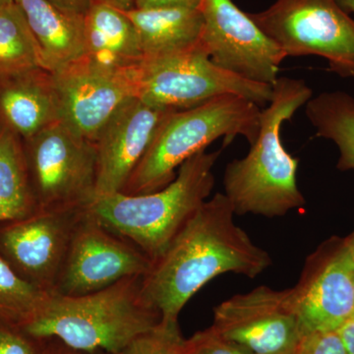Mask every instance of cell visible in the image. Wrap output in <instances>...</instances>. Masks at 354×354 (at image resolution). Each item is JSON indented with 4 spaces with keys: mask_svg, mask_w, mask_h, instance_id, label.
I'll list each match as a JSON object with an SVG mask.
<instances>
[{
    "mask_svg": "<svg viewBox=\"0 0 354 354\" xmlns=\"http://www.w3.org/2000/svg\"><path fill=\"white\" fill-rule=\"evenodd\" d=\"M223 193L203 203L164 253L143 277L145 297L162 320L178 321L191 297L227 272L255 279L272 265L270 254L256 245L234 223Z\"/></svg>",
    "mask_w": 354,
    "mask_h": 354,
    "instance_id": "1",
    "label": "cell"
},
{
    "mask_svg": "<svg viewBox=\"0 0 354 354\" xmlns=\"http://www.w3.org/2000/svg\"><path fill=\"white\" fill-rule=\"evenodd\" d=\"M301 79L281 77L272 86V97L261 109L260 129L246 157L227 164L223 176L225 197L234 215L266 218L286 216L302 208L305 199L297 185L299 160L283 145L281 127L312 97Z\"/></svg>",
    "mask_w": 354,
    "mask_h": 354,
    "instance_id": "2",
    "label": "cell"
},
{
    "mask_svg": "<svg viewBox=\"0 0 354 354\" xmlns=\"http://www.w3.org/2000/svg\"><path fill=\"white\" fill-rule=\"evenodd\" d=\"M142 283L143 276L129 277L82 297L51 293L38 317L23 328L36 337H55L83 353L118 354L162 320L147 300Z\"/></svg>",
    "mask_w": 354,
    "mask_h": 354,
    "instance_id": "3",
    "label": "cell"
},
{
    "mask_svg": "<svg viewBox=\"0 0 354 354\" xmlns=\"http://www.w3.org/2000/svg\"><path fill=\"white\" fill-rule=\"evenodd\" d=\"M221 153L202 151L193 156L162 189L133 196L122 193L97 196L84 209L153 262L211 195L215 185L213 169Z\"/></svg>",
    "mask_w": 354,
    "mask_h": 354,
    "instance_id": "4",
    "label": "cell"
},
{
    "mask_svg": "<svg viewBox=\"0 0 354 354\" xmlns=\"http://www.w3.org/2000/svg\"><path fill=\"white\" fill-rule=\"evenodd\" d=\"M261 109L245 97L223 95L174 111L162 121L120 193L133 196L162 189L174 180L183 162L218 138L227 146L242 136L252 145L259 134Z\"/></svg>",
    "mask_w": 354,
    "mask_h": 354,
    "instance_id": "5",
    "label": "cell"
},
{
    "mask_svg": "<svg viewBox=\"0 0 354 354\" xmlns=\"http://www.w3.org/2000/svg\"><path fill=\"white\" fill-rule=\"evenodd\" d=\"M129 75L134 97L155 108L183 111L223 95H239L263 108L272 97V86L251 82L221 68L202 44L144 58Z\"/></svg>",
    "mask_w": 354,
    "mask_h": 354,
    "instance_id": "6",
    "label": "cell"
},
{
    "mask_svg": "<svg viewBox=\"0 0 354 354\" xmlns=\"http://www.w3.org/2000/svg\"><path fill=\"white\" fill-rule=\"evenodd\" d=\"M248 14L286 57H323L330 72L354 79V20L335 0H277Z\"/></svg>",
    "mask_w": 354,
    "mask_h": 354,
    "instance_id": "7",
    "label": "cell"
},
{
    "mask_svg": "<svg viewBox=\"0 0 354 354\" xmlns=\"http://www.w3.org/2000/svg\"><path fill=\"white\" fill-rule=\"evenodd\" d=\"M28 176L38 209L84 208L95 197L94 143L60 121L23 140Z\"/></svg>",
    "mask_w": 354,
    "mask_h": 354,
    "instance_id": "8",
    "label": "cell"
},
{
    "mask_svg": "<svg viewBox=\"0 0 354 354\" xmlns=\"http://www.w3.org/2000/svg\"><path fill=\"white\" fill-rule=\"evenodd\" d=\"M212 327L256 354H297L305 335L292 288L266 286L216 306Z\"/></svg>",
    "mask_w": 354,
    "mask_h": 354,
    "instance_id": "9",
    "label": "cell"
},
{
    "mask_svg": "<svg viewBox=\"0 0 354 354\" xmlns=\"http://www.w3.org/2000/svg\"><path fill=\"white\" fill-rule=\"evenodd\" d=\"M201 44L218 67L251 81L274 86L285 51L232 0H204Z\"/></svg>",
    "mask_w": 354,
    "mask_h": 354,
    "instance_id": "10",
    "label": "cell"
},
{
    "mask_svg": "<svg viewBox=\"0 0 354 354\" xmlns=\"http://www.w3.org/2000/svg\"><path fill=\"white\" fill-rule=\"evenodd\" d=\"M84 212L38 209L0 223V257L28 283L53 293Z\"/></svg>",
    "mask_w": 354,
    "mask_h": 354,
    "instance_id": "11",
    "label": "cell"
},
{
    "mask_svg": "<svg viewBox=\"0 0 354 354\" xmlns=\"http://www.w3.org/2000/svg\"><path fill=\"white\" fill-rule=\"evenodd\" d=\"M152 264L138 247L106 230L85 211L53 293L70 297L90 295L121 279L144 277Z\"/></svg>",
    "mask_w": 354,
    "mask_h": 354,
    "instance_id": "12",
    "label": "cell"
},
{
    "mask_svg": "<svg viewBox=\"0 0 354 354\" xmlns=\"http://www.w3.org/2000/svg\"><path fill=\"white\" fill-rule=\"evenodd\" d=\"M354 255L346 237L332 236L310 254L295 304L305 335L339 330L354 315Z\"/></svg>",
    "mask_w": 354,
    "mask_h": 354,
    "instance_id": "13",
    "label": "cell"
},
{
    "mask_svg": "<svg viewBox=\"0 0 354 354\" xmlns=\"http://www.w3.org/2000/svg\"><path fill=\"white\" fill-rule=\"evenodd\" d=\"M51 74L60 122L92 143L114 111L134 97L129 71L106 68L86 57Z\"/></svg>",
    "mask_w": 354,
    "mask_h": 354,
    "instance_id": "14",
    "label": "cell"
},
{
    "mask_svg": "<svg viewBox=\"0 0 354 354\" xmlns=\"http://www.w3.org/2000/svg\"><path fill=\"white\" fill-rule=\"evenodd\" d=\"M174 111L149 106L134 97L114 111L94 141L97 153L95 197L122 191L162 121Z\"/></svg>",
    "mask_w": 354,
    "mask_h": 354,
    "instance_id": "15",
    "label": "cell"
},
{
    "mask_svg": "<svg viewBox=\"0 0 354 354\" xmlns=\"http://www.w3.org/2000/svg\"><path fill=\"white\" fill-rule=\"evenodd\" d=\"M59 121L53 74L44 68L0 80V123L22 140Z\"/></svg>",
    "mask_w": 354,
    "mask_h": 354,
    "instance_id": "16",
    "label": "cell"
},
{
    "mask_svg": "<svg viewBox=\"0 0 354 354\" xmlns=\"http://www.w3.org/2000/svg\"><path fill=\"white\" fill-rule=\"evenodd\" d=\"M38 41L44 68L57 72L86 57L84 16L67 12L48 0H14Z\"/></svg>",
    "mask_w": 354,
    "mask_h": 354,
    "instance_id": "17",
    "label": "cell"
},
{
    "mask_svg": "<svg viewBox=\"0 0 354 354\" xmlns=\"http://www.w3.org/2000/svg\"><path fill=\"white\" fill-rule=\"evenodd\" d=\"M84 36L86 57L106 68L128 72L144 59L135 26L113 7L92 2L84 15Z\"/></svg>",
    "mask_w": 354,
    "mask_h": 354,
    "instance_id": "18",
    "label": "cell"
},
{
    "mask_svg": "<svg viewBox=\"0 0 354 354\" xmlns=\"http://www.w3.org/2000/svg\"><path fill=\"white\" fill-rule=\"evenodd\" d=\"M123 12L135 26L144 58L179 53L201 44L204 19L200 9L133 8Z\"/></svg>",
    "mask_w": 354,
    "mask_h": 354,
    "instance_id": "19",
    "label": "cell"
},
{
    "mask_svg": "<svg viewBox=\"0 0 354 354\" xmlns=\"http://www.w3.org/2000/svg\"><path fill=\"white\" fill-rule=\"evenodd\" d=\"M37 211L23 140L0 123V223L19 220Z\"/></svg>",
    "mask_w": 354,
    "mask_h": 354,
    "instance_id": "20",
    "label": "cell"
},
{
    "mask_svg": "<svg viewBox=\"0 0 354 354\" xmlns=\"http://www.w3.org/2000/svg\"><path fill=\"white\" fill-rule=\"evenodd\" d=\"M305 113L316 129V137L337 147L339 171L354 169V97L342 91L323 92L305 104Z\"/></svg>",
    "mask_w": 354,
    "mask_h": 354,
    "instance_id": "21",
    "label": "cell"
},
{
    "mask_svg": "<svg viewBox=\"0 0 354 354\" xmlns=\"http://www.w3.org/2000/svg\"><path fill=\"white\" fill-rule=\"evenodd\" d=\"M38 68L46 69L41 48L14 2L0 9V80Z\"/></svg>",
    "mask_w": 354,
    "mask_h": 354,
    "instance_id": "22",
    "label": "cell"
},
{
    "mask_svg": "<svg viewBox=\"0 0 354 354\" xmlns=\"http://www.w3.org/2000/svg\"><path fill=\"white\" fill-rule=\"evenodd\" d=\"M50 295L21 278L0 257V322L25 327L38 317Z\"/></svg>",
    "mask_w": 354,
    "mask_h": 354,
    "instance_id": "23",
    "label": "cell"
},
{
    "mask_svg": "<svg viewBox=\"0 0 354 354\" xmlns=\"http://www.w3.org/2000/svg\"><path fill=\"white\" fill-rule=\"evenodd\" d=\"M178 321H165L135 337L118 354H183Z\"/></svg>",
    "mask_w": 354,
    "mask_h": 354,
    "instance_id": "24",
    "label": "cell"
},
{
    "mask_svg": "<svg viewBox=\"0 0 354 354\" xmlns=\"http://www.w3.org/2000/svg\"><path fill=\"white\" fill-rule=\"evenodd\" d=\"M183 354H256L250 349L223 337L213 327L195 333L184 339Z\"/></svg>",
    "mask_w": 354,
    "mask_h": 354,
    "instance_id": "25",
    "label": "cell"
},
{
    "mask_svg": "<svg viewBox=\"0 0 354 354\" xmlns=\"http://www.w3.org/2000/svg\"><path fill=\"white\" fill-rule=\"evenodd\" d=\"M46 342L21 326L0 322V354H44Z\"/></svg>",
    "mask_w": 354,
    "mask_h": 354,
    "instance_id": "26",
    "label": "cell"
},
{
    "mask_svg": "<svg viewBox=\"0 0 354 354\" xmlns=\"http://www.w3.org/2000/svg\"><path fill=\"white\" fill-rule=\"evenodd\" d=\"M297 354H349L339 330L309 333L304 335Z\"/></svg>",
    "mask_w": 354,
    "mask_h": 354,
    "instance_id": "27",
    "label": "cell"
},
{
    "mask_svg": "<svg viewBox=\"0 0 354 354\" xmlns=\"http://www.w3.org/2000/svg\"><path fill=\"white\" fill-rule=\"evenodd\" d=\"M204 0H135L134 8H201Z\"/></svg>",
    "mask_w": 354,
    "mask_h": 354,
    "instance_id": "28",
    "label": "cell"
},
{
    "mask_svg": "<svg viewBox=\"0 0 354 354\" xmlns=\"http://www.w3.org/2000/svg\"><path fill=\"white\" fill-rule=\"evenodd\" d=\"M48 1L67 12L82 16L85 15L92 3L91 0H48Z\"/></svg>",
    "mask_w": 354,
    "mask_h": 354,
    "instance_id": "29",
    "label": "cell"
},
{
    "mask_svg": "<svg viewBox=\"0 0 354 354\" xmlns=\"http://www.w3.org/2000/svg\"><path fill=\"white\" fill-rule=\"evenodd\" d=\"M46 339H48V342H46L44 354H87V353L70 348L64 342L55 339V337H46Z\"/></svg>",
    "mask_w": 354,
    "mask_h": 354,
    "instance_id": "30",
    "label": "cell"
},
{
    "mask_svg": "<svg viewBox=\"0 0 354 354\" xmlns=\"http://www.w3.org/2000/svg\"><path fill=\"white\" fill-rule=\"evenodd\" d=\"M342 341L344 342L349 354H354V318L351 319L348 323L339 330Z\"/></svg>",
    "mask_w": 354,
    "mask_h": 354,
    "instance_id": "31",
    "label": "cell"
},
{
    "mask_svg": "<svg viewBox=\"0 0 354 354\" xmlns=\"http://www.w3.org/2000/svg\"><path fill=\"white\" fill-rule=\"evenodd\" d=\"M91 2L106 4L121 11H127L134 8L135 0H91Z\"/></svg>",
    "mask_w": 354,
    "mask_h": 354,
    "instance_id": "32",
    "label": "cell"
},
{
    "mask_svg": "<svg viewBox=\"0 0 354 354\" xmlns=\"http://www.w3.org/2000/svg\"><path fill=\"white\" fill-rule=\"evenodd\" d=\"M337 3L341 6L342 10L351 15L354 13V0H335Z\"/></svg>",
    "mask_w": 354,
    "mask_h": 354,
    "instance_id": "33",
    "label": "cell"
},
{
    "mask_svg": "<svg viewBox=\"0 0 354 354\" xmlns=\"http://www.w3.org/2000/svg\"><path fill=\"white\" fill-rule=\"evenodd\" d=\"M346 241H348V245L351 249V252H353L354 255V232L353 234H349L348 236H346Z\"/></svg>",
    "mask_w": 354,
    "mask_h": 354,
    "instance_id": "34",
    "label": "cell"
},
{
    "mask_svg": "<svg viewBox=\"0 0 354 354\" xmlns=\"http://www.w3.org/2000/svg\"><path fill=\"white\" fill-rule=\"evenodd\" d=\"M12 3H14V0H0V9L6 8Z\"/></svg>",
    "mask_w": 354,
    "mask_h": 354,
    "instance_id": "35",
    "label": "cell"
},
{
    "mask_svg": "<svg viewBox=\"0 0 354 354\" xmlns=\"http://www.w3.org/2000/svg\"><path fill=\"white\" fill-rule=\"evenodd\" d=\"M87 354H109V353H104V351H97V353H87Z\"/></svg>",
    "mask_w": 354,
    "mask_h": 354,
    "instance_id": "36",
    "label": "cell"
},
{
    "mask_svg": "<svg viewBox=\"0 0 354 354\" xmlns=\"http://www.w3.org/2000/svg\"><path fill=\"white\" fill-rule=\"evenodd\" d=\"M353 297H354V285H353ZM353 318H354V315H353Z\"/></svg>",
    "mask_w": 354,
    "mask_h": 354,
    "instance_id": "37",
    "label": "cell"
}]
</instances>
